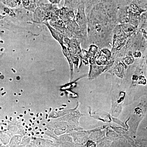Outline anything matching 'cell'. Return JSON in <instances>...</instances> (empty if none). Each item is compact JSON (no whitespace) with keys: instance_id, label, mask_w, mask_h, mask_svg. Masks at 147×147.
Instances as JSON below:
<instances>
[{"instance_id":"obj_1","label":"cell","mask_w":147,"mask_h":147,"mask_svg":"<svg viewBox=\"0 0 147 147\" xmlns=\"http://www.w3.org/2000/svg\"><path fill=\"white\" fill-rule=\"evenodd\" d=\"M1 3L10 8L23 7L21 0H1Z\"/></svg>"},{"instance_id":"obj_14","label":"cell","mask_w":147,"mask_h":147,"mask_svg":"<svg viewBox=\"0 0 147 147\" xmlns=\"http://www.w3.org/2000/svg\"><path fill=\"white\" fill-rule=\"evenodd\" d=\"M20 117H23V115H20Z\"/></svg>"},{"instance_id":"obj_11","label":"cell","mask_w":147,"mask_h":147,"mask_svg":"<svg viewBox=\"0 0 147 147\" xmlns=\"http://www.w3.org/2000/svg\"><path fill=\"white\" fill-rule=\"evenodd\" d=\"M40 116H42V114H40Z\"/></svg>"},{"instance_id":"obj_8","label":"cell","mask_w":147,"mask_h":147,"mask_svg":"<svg viewBox=\"0 0 147 147\" xmlns=\"http://www.w3.org/2000/svg\"><path fill=\"white\" fill-rule=\"evenodd\" d=\"M30 122L32 123V121L31 120H30Z\"/></svg>"},{"instance_id":"obj_13","label":"cell","mask_w":147,"mask_h":147,"mask_svg":"<svg viewBox=\"0 0 147 147\" xmlns=\"http://www.w3.org/2000/svg\"><path fill=\"white\" fill-rule=\"evenodd\" d=\"M25 125V123H23V125Z\"/></svg>"},{"instance_id":"obj_10","label":"cell","mask_w":147,"mask_h":147,"mask_svg":"<svg viewBox=\"0 0 147 147\" xmlns=\"http://www.w3.org/2000/svg\"><path fill=\"white\" fill-rule=\"evenodd\" d=\"M43 125H45V123H43Z\"/></svg>"},{"instance_id":"obj_12","label":"cell","mask_w":147,"mask_h":147,"mask_svg":"<svg viewBox=\"0 0 147 147\" xmlns=\"http://www.w3.org/2000/svg\"><path fill=\"white\" fill-rule=\"evenodd\" d=\"M33 119H34V120H35V117H34Z\"/></svg>"},{"instance_id":"obj_2","label":"cell","mask_w":147,"mask_h":147,"mask_svg":"<svg viewBox=\"0 0 147 147\" xmlns=\"http://www.w3.org/2000/svg\"><path fill=\"white\" fill-rule=\"evenodd\" d=\"M23 7L33 12L38 7L37 3L31 0H21Z\"/></svg>"},{"instance_id":"obj_9","label":"cell","mask_w":147,"mask_h":147,"mask_svg":"<svg viewBox=\"0 0 147 147\" xmlns=\"http://www.w3.org/2000/svg\"><path fill=\"white\" fill-rule=\"evenodd\" d=\"M37 123H39V122L38 121H37Z\"/></svg>"},{"instance_id":"obj_3","label":"cell","mask_w":147,"mask_h":147,"mask_svg":"<svg viewBox=\"0 0 147 147\" xmlns=\"http://www.w3.org/2000/svg\"><path fill=\"white\" fill-rule=\"evenodd\" d=\"M107 57H105V55H101L99 56L98 58H97V60L96 61V63L98 64L99 65H102L105 64L107 61Z\"/></svg>"},{"instance_id":"obj_5","label":"cell","mask_w":147,"mask_h":147,"mask_svg":"<svg viewBox=\"0 0 147 147\" xmlns=\"http://www.w3.org/2000/svg\"><path fill=\"white\" fill-rule=\"evenodd\" d=\"M49 3L54 5H59L62 0H47Z\"/></svg>"},{"instance_id":"obj_6","label":"cell","mask_w":147,"mask_h":147,"mask_svg":"<svg viewBox=\"0 0 147 147\" xmlns=\"http://www.w3.org/2000/svg\"><path fill=\"white\" fill-rule=\"evenodd\" d=\"M87 147H96V144L92 141H89L87 144Z\"/></svg>"},{"instance_id":"obj_15","label":"cell","mask_w":147,"mask_h":147,"mask_svg":"<svg viewBox=\"0 0 147 147\" xmlns=\"http://www.w3.org/2000/svg\"><path fill=\"white\" fill-rule=\"evenodd\" d=\"M37 117H38V114L37 115Z\"/></svg>"},{"instance_id":"obj_7","label":"cell","mask_w":147,"mask_h":147,"mask_svg":"<svg viewBox=\"0 0 147 147\" xmlns=\"http://www.w3.org/2000/svg\"><path fill=\"white\" fill-rule=\"evenodd\" d=\"M30 115H31L33 116V115H33V113H32V114H31V113Z\"/></svg>"},{"instance_id":"obj_18","label":"cell","mask_w":147,"mask_h":147,"mask_svg":"<svg viewBox=\"0 0 147 147\" xmlns=\"http://www.w3.org/2000/svg\"><path fill=\"white\" fill-rule=\"evenodd\" d=\"M17 119H19V117H17Z\"/></svg>"},{"instance_id":"obj_4","label":"cell","mask_w":147,"mask_h":147,"mask_svg":"<svg viewBox=\"0 0 147 147\" xmlns=\"http://www.w3.org/2000/svg\"><path fill=\"white\" fill-rule=\"evenodd\" d=\"M74 0H64V7H70Z\"/></svg>"},{"instance_id":"obj_17","label":"cell","mask_w":147,"mask_h":147,"mask_svg":"<svg viewBox=\"0 0 147 147\" xmlns=\"http://www.w3.org/2000/svg\"><path fill=\"white\" fill-rule=\"evenodd\" d=\"M40 131H41V130H41V129H40Z\"/></svg>"},{"instance_id":"obj_16","label":"cell","mask_w":147,"mask_h":147,"mask_svg":"<svg viewBox=\"0 0 147 147\" xmlns=\"http://www.w3.org/2000/svg\"><path fill=\"white\" fill-rule=\"evenodd\" d=\"M50 121V120H48V121L49 122V121Z\"/></svg>"}]
</instances>
